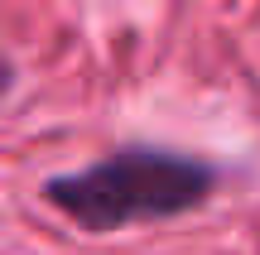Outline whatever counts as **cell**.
<instances>
[{
    "label": "cell",
    "instance_id": "6da1fadb",
    "mask_svg": "<svg viewBox=\"0 0 260 255\" xmlns=\"http://www.w3.org/2000/svg\"><path fill=\"white\" fill-rule=\"evenodd\" d=\"M222 183L203 154L164 144H121L102 159L44 183V198L82 231H130L198 212Z\"/></svg>",
    "mask_w": 260,
    "mask_h": 255
},
{
    "label": "cell",
    "instance_id": "7a4b0ae2",
    "mask_svg": "<svg viewBox=\"0 0 260 255\" xmlns=\"http://www.w3.org/2000/svg\"><path fill=\"white\" fill-rule=\"evenodd\" d=\"M10 87H15V63H10V58L0 53V101L10 96Z\"/></svg>",
    "mask_w": 260,
    "mask_h": 255
}]
</instances>
